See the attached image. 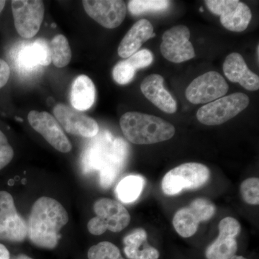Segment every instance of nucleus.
Segmentation results:
<instances>
[{"instance_id":"7ed1b4c3","label":"nucleus","mask_w":259,"mask_h":259,"mask_svg":"<svg viewBox=\"0 0 259 259\" xmlns=\"http://www.w3.org/2000/svg\"><path fill=\"white\" fill-rule=\"evenodd\" d=\"M96 217L88 223V229L94 236H100L107 231L119 233L131 222L127 209L117 201L110 198H100L93 206Z\"/></svg>"},{"instance_id":"c85d7f7f","label":"nucleus","mask_w":259,"mask_h":259,"mask_svg":"<svg viewBox=\"0 0 259 259\" xmlns=\"http://www.w3.org/2000/svg\"><path fill=\"white\" fill-rule=\"evenodd\" d=\"M136 71L127 60L121 61L112 70V76L116 82L120 85L127 84L134 80Z\"/></svg>"},{"instance_id":"393cba45","label":"nucleus","mask_w":259,"mask_h":259,"mask_svg":"<svg viewBox=\"0 0 259 259\" xmlns=\"http://www.w3.org/2000/svg\"><path fill=\"white\" fill-rule=\"evenodd\" d=\"M147 233L142 228L134 230L123 239L124 253L130 259H137L141 253V247H144L147 241Z\"/></svg>"},{"instance_id":"72a5a7b5","label":"nucleus","mask_w":259,"mask_h":259,"mask_svg":"<svg viewBox=\"0 0 259 259\" xmlns=\"http://www.w3.org/2000/svg\"><path fill=\"white\" fill-rule=\"evenodd\" d=\"M10 259H32V258H30V256H28V255H25V254H20L18 255H15V256L13 257V258Z\"/></svg>"},{"instance_id":"6ab92c4d","label":"nucleus","mask_w":259,"mask_h":259,"mask_svg":"<svg viewBox=\"0 0 259 259\" xmlns=\"http://www.w3.org/2000/svg\"><path fill=\"white\" fill-rule=\"evenodd\" d=\"M155 35L152 24L146 19H141L133 25L121 40L117 54L122 59H127Z\"/></svg>"},{"instance_id":"473e14b6","label":"nucleus","mask_w":259,"mask_h":259,"mask_svg":"<svg viewBox=\"0 0 259 259\" xmlns=\"http://www.w3.org/2000/svg\"><path fill=\"white\" fill-rule=\"evenodd\" d=\"M0 259H10L9 250L2 243H0Z\"/></svg>"},{"instance_id":"f03ea898","label":"nucleus","mask_w":259,"mask_h":259,"mask_svg":"<svg viewBox=\"0 0 259 259\" xmlns=\"http://www.w3.org/2000/svg\"><path fill=\"white\" fill-rule=\"evenodd\" d=\"M120 125L126 139L137 145L163 142L175 134V127L169 122L142 112H126L121 117Z\"/></svg>"},{"instance_id":"423d86ee","label":"nucleus","mask_w":259,"mask_h":259,"mask_svg":"<svg viewBox=\"0 0 259 259\" xmlns=\"http://www.w3.org/2000/svg\"><path fill=\"white\" fill-rule=\"evenodd\" d=\"M28 234V224L17 210L13 196L0 191V241L20 243Z\"/></svg>"},{"instance_id":"4be33fe9","label":"nucleus","mask_w":259,"mask_h":259,"mask_svg":"<svg viewBox=\"0 0 259 259\" xmlns=\"http://www.w3.org/2000/svg\"><path fill=\"white\" fill-rule=\"evenodd\" d=\"M23 63L26 66H49L51 63V54L49 42L45 39H37L22 56Z\"/></svg>"},{"instance_id":"cd10ccee","label":"nucleus","mask_w":259,"mask_h":259,"mask_svg":"<svg viewBox=\"0 0 259 259\" xmlns=\"http://www.w3.org/2000/svg\"><path fill=\"white\" fill-rule=\"evenodd\" d=\"M242 197L245 202L253 205L259 204V180L256 177L247 179L241 185Z\"/></svg>"},{"instance_id":"6e6552de","label":"nucleus","mask_w":259,"mask_h":259,"mask_svg":"<svg viewBox=\"0 0 259 259\" xmlns=\"http://www.w3.org/2000/svg\"><path fill=\"white\" fill-rule=\"evenodd\" d=\"M215 212V206L211 201L196 199L188 207L177 211L173 218V226L180 236L190 238L195 234L199 223L210 220Z\"/></svg>"},{"instance_id":"f8f14e48","label":"nucleus","mask_w":259,"mask_h":259,"mask_svg":"<svg viewBox=\"0 0 259 259\" xmlns=\"http://www.w3.org/2000/svg\"><path fill=\"white\" fill-rule=\"evenodd\" d=\"M28 120L32 128L41 135L58 151L65 153L72 150V145L65 134L64 130L50 113L32 110L28 113Z\"/></svg>"},{"instance_id":"bb28decb","label":"nucleus","mask_w":259,"mask_h":259,"mask_svg":"<svg viewBox=\"0 0 259 259\" xmlns=\"http://www.w3.org/2000/svg\"><path fill=\"white\" fill-rule=\"evenodd\" d=\"M88 259H125L119 248L113 243L102 241L93 245L88 250Z\"/></svg>"},{"instance_id":"b1692460","label":"nucleus","mask_w":259,"mask_h":259,"mask_svg":"<svg viewBox=\"0 0 259 259\" xmlns=\"http://www.w3.org/2000/svg\"><path fill=\"white\" fill-rule=\"evenodd\" d=\"M110 151L105 145L101 144L95 145L88 150L83 158V171L88 173L100 171Z\"/></svg>"},{"instance_id":"0eeeda50","label":"nucleus","mask_w":259,"mask_h":259,"mask_svg":"<svg viewBox=\"0 0 259 259\" xmlns=\"http://www.w3.org/2000/svg\"><path fill=\"white\" fill-rule=\"evenodd\" d=\"M12 12L15 29L24 38L30 39L37 35L45 14V6L40 0H13Z\"/></svg>"},{"instance_id":"ddd939ff","label":"nucleus","mask_w":259,"mask_h":259,"mask_svg":"<svg viewBox=\"0 0 259 259\" xmlns=\"http://www.w3.org/2000/svg\"><path fill=\"white\" fill-rule=\"evenodd\" d=\"M54 115L68 134L83 138H93L98 134L100 127L96 120L72 107L57 104L54 108Z\"/></svg>"},{"instance_id":"20e7f679","label":"nucleus","mask_w":259,"mask_h":259,"mask_svg":"<svg viewBox=\"0 0 259 259\" xmlns=\"http://www.w3.org/2000/svg\"><path fill=\"white\" fill-rule=\"evenodd\" d=\"M210 171L205 165L186 163L175 167L162 180L163 193L175 196L184 190H196L203 187L209 180Z\"/></svg>"},{"instance_id":"a878e982","label":"nucleus","mask_w":259,"mask_h":259,"mask_svg":"<svg viewBox=\"0 0 259 259\" xmlns=\"http://www.w3.org/2000/svg\"><path fill=\"white\" fill-rule=\"evenodd\" d=\"M170 2L166 0H131L128 10L131 14L139 15L148 12H158L166 10Z\"/></svg>"},{"instance_id":"1a4fd4ad","label":"nucleus","mask_w":259,"mask_h":259,"mask_svg":"<svg viewBox=\"0 0 259 259\" xmlns=\"http://www.w3.org/2000/svg\"><path fill=\"white\" fill-rule=\"evenodd\" d=\"M211 13L219 15L221 23L227 30L243 32L248 28L252 13L248 5L238 0H206Z\"/></svg>"},{"instance_id":"aec40b11","label":"nucleus","mask_w":259,"mask_h":259,"mask_svg":"<svg viewBox=\"0 0 259 259\" xmlns=\"http://www.w3.org/2000/svg\"><path fill=\"white\" fill-rule=\"evenodd\" d=\"M96 98V88L93 80L86 75H80L73 81L70 90V102L73 108L86 111L93 106Z\"/></svg>"},{"instance_id":"c9c22d12","label":"nucleus","mask_w":259,"mask_h":259,"mask_svg":"<svg viewBox=\"0 0 259 259\" xmlns=\"http://www.w3.org/2000/svg\"><path fill=\"white\" fill-rule=\"evenodd\" d=\"M231 259H246L244 257L241 256V255H233Z\"/></svg>"},{"instance_id":"f257e3e1","label":"nucleus","mask_w":259,"mask_h":259,"mask_svg":"<svg viewBox=\"0 0 259 259\" xmlns=\"http://www.w3.org/2000/svg\"><path fill=\"white\" fill-rule=\"evenodd\" d=\"M69 220V214L60 202L51 197H40L32 204L29 217V239L39 248L54 249Z\"/></svg>"},{"instance_id":"39448f33","label":"nucleus","mask_w":259,"mask_h":259,"mask_svg":"<svg viewBox=\"0 0 259 259\" xmlns=\"http://www.w3.org/2000/svg\"><path fill=\"white\" fill-rule=\"evenodd\" d=\"M249 102V97L243 93L221 97L201 107L197 112V120L205 125H221L243 111Z\"/></svg>"},{"instance_id":"f3484780","label":"nucleus","mask_w":259,"mask_h":259,"mask_svg":"<svg viewBox=\"0 0 259 259\" xmlns=\"http://www.w3.org/2000/svg\"><path fill=\"white\" fill-rule=\"evenodd\" d=\"M163 76L157 74L149 75L141 84V90L145 97L161 111L168 114L177 112V103L175 99L163 86Z\"/></svg>"},{"instance_id":"2f4dec72","label":"nucleus","mask_w":259,"mask_h":259,"mask_svg":"<svg viewBox=\"0 0 259 259\" xmlns=\"http://www.w3.org/2000/svg\"><path fill=\"white\" fill-rule=\"evenodd\" d=\"M10 68L9 65L3 59H0V89L3 88L9 81Z\"/></svg>"},{"instance_id":"7c9ffc66","label":"nucleus","mask_w":259,"mask_h":259,"mask_svg":"<svg viewBox=\"0 0 259 259\" xmlns=\"http://www.w3.org/2000/svg\"><path fill=\"white\" fill-rule=\"evenodd\" d=\"M14 157V150L8 138L0 130V171L9 165Z\"/></svg>"},{"instance_id":"9b49d317","label":"nucleus","mask_w":259,"mask_h":259,"mask_svg":"<svg viewBox=\"0 0 259 259\" xmlns=\"http://www.w3.org/2000/svg\"><path fill=\"white\" fill-rule=\"evenodd\" d=\"M190 37V31L186 25H177L166 30L162 37L160 47L162 55L176 64L193 59L195 52Z\"/></svg>"},{"instance_id":"412c9836","label":"nucleus","mask_w":259,"mask_h":259,"mask_svg":"<svg viewBox=\"0 0 259 259\" xmlns=\"http://www.w3.org/2000/svg\"><path fill=\"white\" fill-rule=\"evenodd\" d=\"M145 180L139 175H130L122 179L116 187L117 198L124 203H131L142 193Z\"/></svg>"},{"instance_id":"c756f323","label":"nucleus","mask_w":259,"mask_h":259,"mask_svg":"<svg viewBox=\"0 0 259 259\" xmlns=\"http://www.w3.org/2000/svg\"><path fill=\"white\" fill-rule=\"evenodd\" d=\"M126 60L137 71L138 69H144L152 64L153 56L151 51L148 49H142L135 53L134 55L130 56Z\"/></svg>"},{"instance_id":"9d476101","label":"nucleus","mask_w":259,"mask_h":259,"mask_svg":"<svg viewBox=\"0 0 259 259\" xmlns=\"http://www.w3.org/2000/svg\"><path fill=\"white\" fill-rule=\"evenodd\" d=\"M228 83L222 75L209 71L196 78L187 87L186 97L194 105L207 104L224 97L228 91Z\"/></svg>"},{"instance_id":"a211bd4d","label":"nucleus","mask_w":259,"mask_h":259,"mask_svg":"<svg viewBox=\"0 0 259 259\" xmlns=\"http://www.w3.org/2000/svg\"><path fill=\"white\" fill-rule=\"evenodd\" d=\"M223 69L226 77L231 82L238 83L249 91L258 90V76L250 71L241 54L232 53L227 56Z\"/></svg>"},{"instance_id":"4468645a","label":"nucleus","mask_w":259,"mask_h":259,"mask_svg":"<svg viewBox=\"0 0 259 259\" xmlns=\"http://www.w3.org/2000/svg\"><path fill=\"white\" fill-rule=\"evenodd\" d=\"M82 5L90 18L108 29L120 26L127 13L125 3L120 0H83Z\"/></svg>"},{"instance_id":"e433bc0d","label":"nucleus","mask_w":259,"mask_h":259,"mask_svg":"<svg viewBox=\"0 0 259 259\" xmlns=\"http://www.w3.org/2000/svg\"><path fill=\"white\" fill-rule=\"evenodd\" d=\"M200 11H201V12H203V10H202V8H200Z\"/></svg>"},{"instance_id":"2eb2a0df","label":"nucleus","mask_w":259,"mask_h":259,"mask_svg":"<svg viewBox=\"0 0 259 259\" xmlns=\"http://www.w3.org/2000/svg\"><path fill=\"white\" fill-rule=\"evenodd\" d=\"M219 236L205 252L207 259H231L238 250L236 236L241 232V225L235 218H225L220 223Z\"/></svg>"},{"instance_id":"dca6fc26","label":"nucleus","mask_w":259,"mask_h":259,"mask_svg":"<svg viewBox=\"0 0 259 259\" xmlns=\"http://www.w3.org/2000/svg\"><path fill=\"white\" fill-rule=\"evenodd\" d=\"M129 154V146L122 139L112 143L111 150L100 171V185L107 189L115 182L125 166Z\"/></svg>"},{"instance_id":"f704fd0d","label":"nucleus","mask_w":259,"mask_h":259,"mask_svg":"<svg viewBox=\"0 0 259 259\" xmlns=\"http://www.w3.org/2000/svg\"><path fill=\"white\" fill-rule=\"evenodd\" d=\"M5 5H6V1H5V0H0V13H1L2 11L4 9Z\"/></svg>"},{"instance_id":"5701e85b","label":"nucleus","mask_w":259,"mask_h":259,"mask_svg":"<svg viewBox=\"0 0 259 259\" xmlns=\"http://www.w3.org/2000/svg\"><path fill=\"white\" fill-rule=\"evenodd\" d=\"M51 54V62L57 68L67 66L71 60V47L69 40L61 34L56 35L49 42Z\"/></svg>"}]
</instances>
